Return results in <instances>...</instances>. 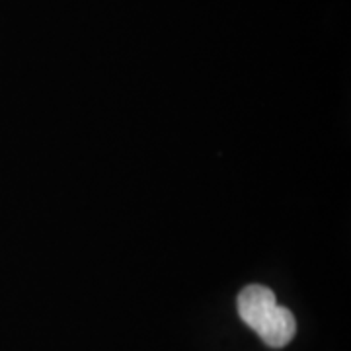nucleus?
<instances>
[{
    "instance_id": "nucleus-1",
    "label": "nucleus",
    "mask_w": 351,
    "mask_h": 351,
    "mask_svg": "<svg viewBox=\"0 0 351 351\" xmlns=\"http://www.w3.org/2000/svg\"><path fill=\"white\" fill-rule=\"evenodd\" d=\"M237 306L242 322L252 330H258V326L265 320V316L276 308L277 301L271 289L263 285H248L239 295Z\"/></svg>"
},
{
    "instance_id": "nucleus-2",
    "label": "nucleus",
    "mask_w": 351,
    "mask_h": 351,
    "mask_svg": "<svg viewBox=\"0 0 351 351\" xmlns=\"http://www.w3.org/2000/svg\"><path fill=\"white\" fill-rule=\"evenodd\" d=\"M256 332L263 339L265 346H269V348H283L295 336L297 322H295V316L291 314L289 308L276 306L271 313L265 316V320L258 326Z\"/></svg>"
}]
</instances>
